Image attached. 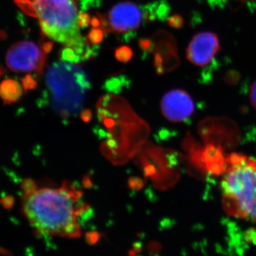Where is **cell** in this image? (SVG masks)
Segmentation results:
<instances>
[{
  "label": "cell",
  "mask_w": 256,
  "mask_h": 256,
  "mask_svg": "<svg viewBox=\"0 0 256 256\" xmlns=\"http://www.w3.org/2000/svg\"><path fill=\"white\" fill-rule=\"evenodd\" d=\"M82 192L70 182L60 188L23 183V213L37 232L50 236L76 238L82 235L79 217L88 208Z\"/></svg>",
  "instance_id": "1"
},
{
  "label": "cell",
  "mask_w": 256,
  "mask_h": 256,
  "mask_svg": "<svg viewBox=\"0 0 256 256\" xmlns=\"http://www.w3.org/2000/svg\"><path fill=\"white\" fill-rule=\"evenodd\" d=\"M28 16L37 18L42 33L54 42L76 52L80 60L92 57L94 50L82 36L78 0H14Z\"/></svg>",
  "instance_id": "2"
},
{
  "label": "cell",
  "mask_w": 256,
  "mask_h": 256,
  "mask_svg": "<svg viewBox=\"0 0 256 256\" xmlns=\"http://www.w3.org/2000/svg\"><path fill=\"white\" fill-rule=\"evenodd\" d=\"M220 182L222 206L227 214L256 222V159L238 153L226 158Z\"/></svg>",
  "instance_id": "3"
},
{
  "label": "cell",
  "mask_w": 256,
  "mask_h": 256,
  "mask_svg": "<svg viewBox=\"0 0 256 256\" xmlns=\"http://www.w3.org/2000/svg\"><path fill=\"white\" fill-rule=\"evenodd\" d=\"M45 84L52 108L64 119L80 112L90 89L85 70L76 63L65 60L50 66Z\"/></svg>",
  "instance_id": "4"
},
{
  "label": "cell",
  "mask_w": 256,
  "mask_h": 256,
  "mask_svg": "<svg viewBox=\"0 0 256 256\" xmlns=\"http://www.w3.org/2000/svg\"><path fill=\"white\" fill-rule=\"evenodd\" d=\"M99 18L105 31L117 34L132 32L140 28L144 20H151L148 6L142 8L130 2L114 5L105 18Z\"/></svg>",
  "instance_id": "5"
},
{
  "label": "cell",
  "mask_w": 256,
  "mask_h": 256,
  "mask_svg": "<svg viewBox=\"0 0 256 256\" xmlns=\"http://www.w3.org/2000/svg\"><path fill=\"white\" fill-rule=\"evenodd\" d=\"M46 54L43 46L41 48L34 42H16L6 53V66L16 73H34L40 75L44 68Z\"/></svg>",
  "instance_id": "6"
},
{
  "label": "cell",
  "mask_w": 256,
  "mask_h": 256,
  "mask_svg": "<svg viewBox=\"0 0 256 256\" xmlns=\"http://www.w3.org/2000/svg\"><path fill=\"white\" fill-rule=\"evenodd\" d=\"M220 50L218 36L210 32L197 34L188 44L186 57L194 65L204 67L208 65Z\"/></svg>",
  "instance_id": "7"
},
{
  "label": "cell",
  "mask_w": 256,
  "mask_h": 256,
  "mask_svg": "<svg viewBox=\"0 0 256 256\" xmlns=\"http://www.w3.org/2000/svg\"><path fill=\"white\" fill-rule=\"evenodd\" d=\"M161 110L164 117L172 122H183L193 114L194 104L188 92L174 89L166 92L162 99Z\"/></svg>",
  "instance_id": "8"
},
{
  "label": "cell",
  "mask_w": 256,
  "mask_h": 256,
  "mask_svg": "<svg viewBox=\"0 0 256 256\" xmlns=\"http://www.w3.org/2000/svg\"><path fill=\"white\" fill-rule=\"evenodd\" d=\"M21 85L13 79H6L0 84V97L6 102H14L22 95Z\"/></svg>",
  "instance_id": "9"
},
{
  "label": "cell",
  "mask_w": 256,
  "mask_h": 256,
  "mask_svg": "<svg viewBox=\"0 0 256 256\" xmlns=\"http://www.w3.org/2000/svg\"><path fill=\"white\" fill-rule=\"evenodd\" d=\"M116 56L122 62H127L132 57V50L127 46H122L116 50Z\"/></svg>",
  "instance_id": "10"
},
{
  "label": "cell",
  "mask_w": 256,
  "mask_h": 256,
  "mask_svg": "<svg viewBox=\"0 0 256 256\" xmlns=\"http://www.w3.org/2000/svg\"><path fill=\"white\" fill-rule=\"evenodd\" d=\"M102 28H95L90 32V34L88 36V40L92 44H97L100 43L102 40Z\"/></svg>",
  "instance_id": "11"
},
{
  "label": "cell",
  "mask_w": 256,
  "mask_h": 256,
  "mask_svg": "<svg viewBox=\"0 0 256 256\" xmlns=\"http://www.w3.org/2000/svg\"><path fill=\"white\" fill-rule=\"evenodd\" d=\"M168 22L172 28H180L182 26L184 21L181 16L178 14L173 15L170 16Z\"/></svg>",
  "instance_id": "12"
},
{
  "label": "cell",
  "mask_w": 256,
  "mask_h": 256,
  "mask_svg": "<svg viewBox=\"0 0 256 256\" xmlns=\"http://www.w3.org/2000/svg\"><path fill=\"white\" fill-rule=\"evenodd\" d=\"M249 97H250V100L252 107L256 110V80L252 82V86L250 88Z\"/></svg>",
  "instance_id": "13"
},
{
  "label": "cell",
  "mask_w": 256,
  "mask_h": 256,
  "mask_svg": "<svg viewBox=\"0 0 256 256\" xmlns=\"http://www.w3.org/2000/svg\"><path fill=\"white\" fill-rule=\"evenodd\" d=\"M3 68H2L1 66H0V75H1L2 73Z\"/></svg>",
  "instance_id": "14"
},
{
  "label": "cell",
  "mask_w": 256,
  "mask_h": 256,
  "mask_svg": "<svg viewBox=\"0 0 256 256\" xmlns=\"http://www.w3.org/2000/svg\"></svg>",
  "instance_id": "15"
}]
</instances>
